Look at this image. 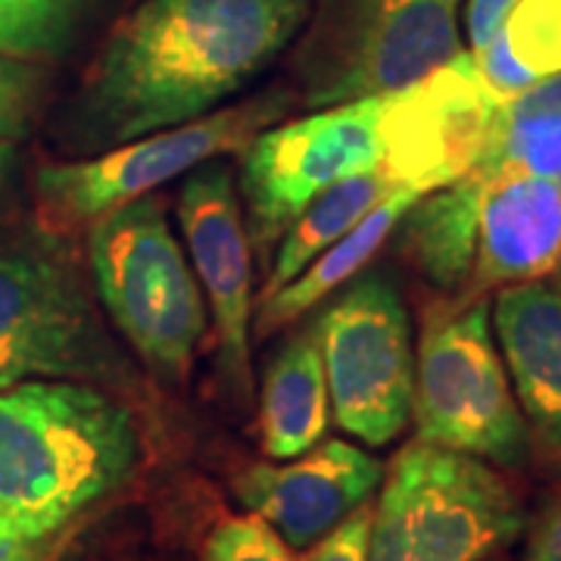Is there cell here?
I'll return each mask as SVG.
<instances>
[{"mask_svg":"<svg viewBox=\"0 0 561 561\" xmlns=\"http://www.w3.org/2000/svg\"><path fill=\"white\" fill-rule=\"evenodd\" d=\"M316 0H138L66 110L79 150H113L221 110L287 50Z\"/></svg>","mask_w":561,"mask_h":561,"instance_id":"1","label":"cell"},{"mask_svg":"<svg viewBox=\"0 0 561 561\" xmlns=\"http://www.w3.org/2000/svg\"><path fill=\"white\" fill-rule=\"evenodd\" d=\"M128 405L101 387L28 381L0 390V530L57 537L138 465Z\"/></svg>","mask_w":561,"mask_h":561,"instance_id":"2","label":"cell"},{"mask_svg":"<svg viewBox=\"0 0 561 561\" xmlns=\"http://www.w3.org/2000/svg\"><path fill=\"white\" fill-rule=\"evenodd\" d=\"M28 381L91 383L106 393L135 383L79 253L47 228L0 241V390Z\"/></svg>","mask_w":561,"mask_h":561,"instance_id":"3","label":"cell"},{"mask_svg":"<svg viewBox=\"0 0 561 561\" xmlns=\"http://www.w3.org/2000/svg\"><path fill=\"white\" fill-rule=\"evenodd\" d=\"M88 268L103 316L140 362L169 381L187 378L209 319L197 275L153 194L91 221Z\"/></svg>","mask_w":561,"mask_h":561,"instance_id":"4","label":"cell"},{"mask_svg":"<svg viewBox=\"0 0 561 561\" xmlns=\"http://www.w3.org/2000/svg\"><path fill=\"white\" fill-rule=\"evenodd\" d=\"M522 527V502L496 468L415 440L387 471L368 561H486Z\"/></svg>","mask_w":561,"mask_h":561,"instance_id":"5","label":"cell"},{"mask_svg":"<svg viewBox=\"0 0 561 561\" xmlns=\"http://www.w3.org/2000/svg\"><path fill=\"white\" fill-rule=\"evenodd\" d=\"M461 0H324L302 44L312 110L381 98L461 54Z\"/></svg>","mask_w":561,"mask_h":561,"instance_id":"6","label":"cell"},{"mask_svg":"<svg viewBox=\"0 0 561 561\" xmlns=\"http://www.w3.org/2000/svg\"><path fill=\"white\" fill-rule=\"evenodd\" d=\"M412 419L421 443L522 468L530 427L505 378L486 300L465 302L427 324L415 359Z\"/></svg>","mask_w":561,"mask_h":561,"instance_id":"7","label":"cell"},{"mask_svg":"<svg viewBox=\"0 0 561 561\" xmlns=\"http://www.w3.org/2000/svg\"><path fill=\"white\" fill-rule=\"evenodd\" d=\"M287 106V94H262L238 106H221L203 119L153 131L103 150L91 160L50 162L35 175L41 228L69 234L91 225L122 203L147 197L165 181L194 172L197 165L241 150L268 128Z\"/></svg>","mask_w":561,"mask_h":561,"instance_id":"8","label":"cell"},{"mask_svg":"<svg viewBox=\"0 0 561 561\" xmlns=\"http://www.w3.org/2000/svg\"><path fill=\"white\" fill-rule=\"evenodd\" d=\"M328 397L346 434L387 446L412 421L415 356L397 284L371 272L316 321Z\"/></svg>","mask_w":561,"mask_h":561,"instance_id":"9","label":"cell"},{"mask_svg":"<svg viewBox=\"0 0 561 561\" xmlns=\"http://www.w3.org/2000/svg\"><path fill=\"white\" fill-rule=\"evenodd\" d=\"M381 106L383 94L324 106L278 128H262L238 150L247 234L260 256L272 253L328 187L381 165Z\"/></svg>","mask_w":561,"mask_h":561,"instance_id":"10","label":"cell"},{"mask_svg":"<svg viewBox=\"0 0 561 561\" xmlns=\"http://www.w3.org/2000/svg\"><path fill=\"white\" fill-rule=\"evenodd\" d=\"M496 113L500 103L486 91L471 54L383 94L378 119L383 175L419 197L465 179L481 162Z\"/></svg>","mask_w":561,"mask_h":561,"instance_id":"11","label":"cell"},{"mask_svg":"<svg viewBox=\"0 0 561 561\" xmlns=\"http://www.w3.org/2000/svg\"><path fill=\"white\" fill-rule=\"evenodd\" d=\"M179 219L197 278L216 316L221 371L231 393L250 397V319H253V260L231 169L203 162L181 184Z\"/></svg>","mask_w":561,"mask_h":561,"instance_id":"12","label":"cell"},{"mask_svg":"<svg viewBox=\"0 0 561 561\" xmlns=\"http://www.w3.org/2000/svg\"><path fill=\"white\" fill-rule=\"evenodd\" d=\"M381 478V461L365 449L324 440L287 465H250L234 478V496L290 549H309L362 508Z\"/></svg>","mask_w":561,"mask_h":561,"instance_id":"13","label":"cell"},{"mask_svg":"<svg viewBox=\"0 0 561 561\" xmlns=\"http://www.w3.org/2000/svg\"><path fill=\"white\" fill-rule=\"evenodd\" d=\"M481 172V169H478ZM474 287L527 284L549 275L561 256V181L524 172H481Z\"/></svg>","mask_w":561,"mask_h":561,"instance_id":"14","label":"cell"},{"mask_svg":"<svg viewBox=\"0 0 561 561\" xmlns=\"http://www.w3.org/2000/svg\"><path fill=\"white\" fill-rule=\"evenodd\" d=\"M493 321L524 421L561 459V294L537 280L512 284L496 297Z\"/></svg>","mask_w":561,"mask_h":561,"instance_id":"15","label":"cell"},{"mask_svg":"<svg viewBox=\"0 0 561 561\" xmlns=\"http://www.w3.org/2000/svg\"><path fill=\"white\" fill-rule=\"evenodd\" d=\"M328 378L316 324L280 346L262 381V449L272 459H297L328 431Z\"/></svg>","mask_w":561,"mask_h":561,"instance_id":"16","label":"cell"},{"mask_svg":"<svg viewBox=\"0 0 561 561\" xmlns=\"http://www.w3.org/2000/svg\"><path fill=\"white\" fill-rule=\"evenodd\" d=\"M486 179L471 169L465 179L431 191L427 201H415L402 216V247L424 278L443 290H456L474 272L478 219Z\"/></svg>","mask_w":561,"mask_h":561,"instance_id":"17","label":"cell"},{"mask_svg":"<svg viewBox=\"0 0 561 561\" xmlns=\"http://www.w3.org/2000/svg\"><path fill=\"white\" fill-rule=\"evenodd\" d=\"M415 201L419 194L412 191H393L350 234H343L341 241L331 243L324 253L309 262L290 284H284L278 294L265 297L260 306V319H256V337H272L284 324L302 319L316 302L331 297L341 284L356 278Z\"/></svg>","mask_w":561,"mask_h":561,"instance_id":"18","label":"cell"},{"mask_svg":"<svg viewBox=\"0 0 561 561\" xmlns=\"http://www.w3.org/2000/svg\"><path fill=\"white\" fill-rule=\"evenodd\" d=\"M393 191L400 187H393V181L383 175L381 165H375V169L343 179L341 184L328 187L319 201L309 203L300 219L284 231V241L272 260L268 280L262 287V300L278 294L284 284H290L309 262L324 253L331 243L341 241L343 234H350Z\"/></svg>","mask_w":561,"mask_h":561,"instance_id":"19","label":"cell"},{"mask_svg":"<svg viewBox=\"0 0 561 561\" xmlns=\"http://www.w3.org/2000/svg\"><path fill=\"white\" fill-rule=\"evenodd\" d=\"M94 0H0V57L47 62L66 54Z\"/></svg>","mask_w":561,"mask_h":561,"instance_id":"20","label":"cell"},{"mask_svg":"<svg viewBox=\"0 0 561 561\" xmlns=\"http://www.w3.org/2000/svg\"><path fill=\"white\" fill-rule=\"evenodd\" d=\"M481 172H524L561 181V113H512L500 106Z\"/></svg>","mask_w":561,"mask_h":561,"instance_id":"21","label":"cell"},{"mask_svg":"<svg viewBox=\"0 0 561 561\" xmlns=\"http://www.w3.org/2000/svg\"><path fill=\"white\" fill-rule=\"evenodd\" d=\"M512 57L537 79L561 72V0H522L502 25Z\"/></svg>","mask_w":561,"mask_h":561,"instance_id":"22","label":"cell"},{"mask_svg":"<svg viewBox=\"0 0 561 561\" xmlns=\"http://www.w3.org/2000/svg\"><path fill=\"white\" fill-rule=\"evenodd\" d=\"M47 79L35 62L0 57V140L28 135L38 116Z\"/></svg>","mask_w":561,"mask_h":561,"instance_id":"23","label":"cell"},{"mask_svg":"<svg viewBox=\"0 0 561 561\" xmlns=\"http://www.w3.org/2000/svg\"><path fill=\"white\" fill-rule=\"evenodd\" d=\"M203 561H294V556L268 524L256 515H247L225 518L209 534Z\"/></svg>","mask_w":561,"mask_h":561,"instance_id":"24","label":"cell"},{"mask_svg":"<svg viewBox=\"0 0 561 561\" xmlns=\"http://www.w3.org/2000/svg\"><path fill=\"white\" fill-rule=\"evenodd\" d=\"M471 60L478 66V72H481L486 91L493 94V101L500 103V106L502 103L515 101L518 94H524L527 88H534L540 81L534 72H527L522 62L512 57L508 41H505L502 32L483 50H474Z\"/></svg>","mask_w":561,"mask_h":561,"instance_id":"25","label":"cell"},{"mask_svg":"<svg viewBox=\"0 0 561 561\" xmlns=\"http://www.w3.org/2000/svg\"><path fill=\"white\" fill-rule=\"evenodd\" d=\"M368 530H371V508L365 502L328 537L309 546L306 561H368Z\"/></svg>","mask_w":561,"mask_h":561,"instance_id":"26","label":"cell"},{"mask_svg":"<svg viewBox=\"0 0 561 561\" xmlns=\"http://www.w3.org/2000/svg\"><path fill=\"white\" fill-rule=\"evenodd\" d=\"M522 0H471L468 3V38L474 50H483L502 32L508 13Z\"/></svg>","mask_w":561,"mask_h":561,"instance_id":"27","label":"cell"},{"mask_svg":"<svg viewBox=\"0 0 561 561\" xmlns=\"http://www.w3.org/2000/svg\"><path fill=\"white\" fill-rule=\"evenodd\" d=\"M522 561H561V496L530 527Z\"/></svg>","mask_w":561,"mask_h":561,"instance_id":"28","label":"cell"},{"mask_svg":"<svg viewBox=\"0 0 561 561\" xmlns=\"http://www.w3.org/2000/svg\"><path fill=\"white\" fill-rule=\"evenodd\" d=\"M512 113H561V72L540 79L515 101L502 103Z\"/></svg>","mask_w":561,"mask_h":561,"instance_id":"29","label":"cell"},{"mask_svg":"<svg viewBox=\"0 0 561 561\" xmlns=\"http://www.w3.org/2000/svg\"><path fill=\"white\" fill-rule=\"evenodd\" d=\"M54 537H22L0 530V561H54Z\"/></svg>","mask_w":561,"mask_h":561,"instance_id":"30","label":"cell"},{"mask_svg":"<svg viewBox=\"0 0 561 561\" xmlns=\"http://www.w3.org/2000/svg\"><path fill=\"white\" fill-rule=\"evenodd\" d=\"M16 165V140H0V191Z\"/></svg>","mask_w":561,"mask_h":561,"instance_id":"31","label":"cell"},{"mask_svg":"<svg viewBox=\"0 0 561 561\" xmlns=\"http://www.w3.org/2000/svg\"><path fill=\"white\" fill-rule=\"evenodd\" d=\"M559 287H561V256H559Z\"/></svg>","mask_w":561,"mask_h":561,"instance_id":"32","label":"cell"}]
</instances>
